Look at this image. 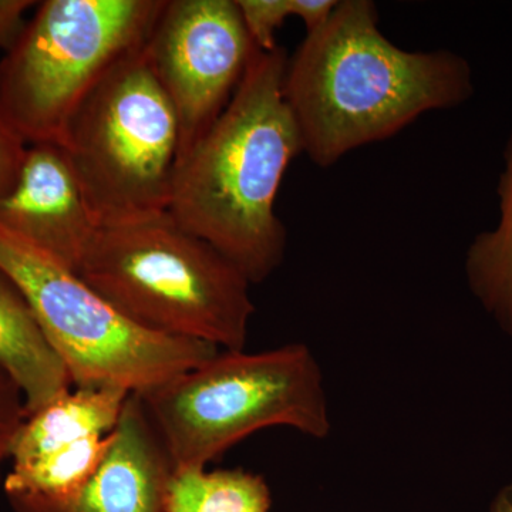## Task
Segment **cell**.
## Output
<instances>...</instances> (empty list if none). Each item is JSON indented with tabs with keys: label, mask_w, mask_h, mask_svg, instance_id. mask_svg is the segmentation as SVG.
<instances>
[{
	"label": "cell",
	"mask_w": 512,
	"mask_h": 512,
	"mask_svg": "<svg viewBox=\"0 0 512 512\" xmlns=\"http://www.w3.org/2000/svg\"><path fill=\"white\" fill-rule=\"evenodd\" d=\"M252 42L261 52L276 46V30L289 18L301 19L306 33L319 28L339 0H237Z\"/></svg>",
	"instance_id": "9a60e30c"
},
{
	"label": "cell",
	"mask_w": 512,
	"mask_h": 512,
	"mask_svg": "<svg viewBox=\"0 0 512 512\" xmlns=\"http://www.w3.org/2000/svg\"><path fill=\"white\" fill-rule=\"evenodd\" d=\"M138 396L174 471L207 468L269 427L316 440L332 431L323 372L303 343L256 353L220 350Z\"/></svg>",
	"instance_id": "277c9868"
},
{
	"label": "cell",
	"mask_w": 512,
	"mask_h": 512,
	"mask_svg": "<svg viewBox=\"0 0 512 512\" xmlns=\"http://www.w3.org/2000/svg\"><path fill=\"white\" fill-rule=\"evenodd\" d=\"M2 483H3V478H2V473H0V487H2Z\"/></svg>",
	"instance_id": "d6986e66"
},
{
	"label": "cell",
	"mask_w": 512,
	"mask_h": 512,
	"mask_svg": "<svg viewBox=\"0 0 512 512\" xmlns=\"http://www.w3.org/2000/svg\"><path fill=\"white\" fill-rule=\"evenodd\" d=\"M0 269L19 286L76 387L143 394L221 349L148 332L49 256L0 228Z\"/></svg>",
	"instance_id": "52a82bcc"
},
{
	"label": "cell",
	"mask_w": 512,
	"mask_h": 512,
	"mask_svg": "<svg viewBox=\"0 0 512 512\" xmlns=\"http://www.w3.org/2000/svg\"><path fill=\"white\" fill-rule=\"evenodd\" d=\"M271 488L252 471L188 468L174 471L167 512H271Z\"/></svg>",
	"instance_id": "5bb4252c"
},
{
	"label": "cell",
	"mask_w": 512,
	"mask_h": 512,
	"mask_svg": "<svg viewBox=\"0 0 512 512\" xmlns=\"http://www.w3.org/2000/svg\"><path fill=\"white\" fill-rule=\"evenodd\" d=\"M165 0H46L0 60V120L26 144L55 141L83 101L146 46Z\"/></svg>",
	"instance_id": "5b68a950"
},
{
	"label": "cell",
	"mask_w": 512,
	"mask_h": 512,
	"mask_svg": "<svg viewBox=\"0 0 512 512\" xmlns=\"http://www.w3.org/2000/svg\"><path fill=\"white\" fill-rule=\"evenodd\" d=\"M26 148L28 146L0 120V198L16 183Z\"/></svg>",
	"instance_id": "e0dca14e"
},
{
	"label": "cell",
	"mask_w": 512,
	"mask_h": 512,
	"mask_svg": "<svg viewBox=\"0 0 512 512\" xmlns=\"http://www.w3.org/2000/svg\"><path fill=\"white\" fill-rule=\"evenodd\" d=\"M0 366L25 394L28 416L73 387L19 286L0 269Z\"/></svg>",
	"instance_id": "8fae6325"
},
{
	"label": "cell",
	"mask_w": 512,
	"mask_h": 512,
	"mask_svg": "<svg viewBox=\"0 0 512 512\" xmlns=\"http://www.w3.org/2000/svg\"><path fill=\"white\" fill-rule=\"evenodd\" d=\"M0 228L77 271L100 225L63 144L26 148L16 183L0 198Z\"/></svg>",
	"instance_id": "9c48e42d"
},
{
	"label": "cell",
	"mask_w": 512,
	"mask_h": 512,
	"mask_svg": "<svg viewBox=\"0 0 512 512\" xmlns=\"http://www.w3.org/2000/svg\"><path fill=\"white\" fill-rule=\"evenodd\" d=\"M131 393L116 387H76L30 414L10 448V458L39 456L109 436Z\"/></svg>",
	"instance_id": "7c38bea8"
},
{
	"label": "cell",
	"mask_w": 512,
	"mask_h": 512,
	"mask_svg": "<svg viewBox=\"0 0 512 512\" xmlns=\"http://www.w3.org/2000/svg\"><path fill=\"white\" fill-rule=\"evenodd\" d=\"M289 56L256 50L237 92L177 165L168 214L261 284L284 262L288 232L276 198L303 153L284 96Z\"/></svg>",
	"instance_id": "7a4b0ae2"
},
{
	"label": "cell",
	"mask_w": 512,
	"mask_h": 512,
	"mask_svg": "<svg viewBox=\"0 0 512 512\" xmlns=\"http://www.w3.org/2000/svg\"><path fill=\"white\" fill-rule=\"evenodd\" d=\"M174 467L138 394H130L92 476L60 498L6 497L13 512H167Z\"/></svg>",
	"instance_id": "30bf717a"
},
{
	"label": "cell",
	"mask_w": 512,
	"mask_h": 512,
	"mask_svg": "<svg viewBox=\"0 0 512 512\" xmlns=\"http://www.w3.org/2000/svg\"><path fill=\"white\" fill-rule=\"evenodd\" d=\"M256 50L237 0H165L146 53L177 113L180 160L227 109Z\"/></svg>",
	"instance_id": "ba28073f"
},
{
	"label": "cell",
	"mask_w": 512,
	"mask_h": 512,
	"mask_svg": "<svg viewBox=\"0 0 512 512\" xmlns=\"http://www.w3.org/2000/svg\"><path fill=\"white\" fill-rule=\"evenodd\" d=\"M26 419L25 394L15 379L0 366V464L8 460L13 441Z\"/></svg>",
	"instance_id": "2e32d148"
},
{
	"label": "cell",
	"mask_w": 512,
	"mask_h": 512,
	"mask_svg": "<svg viewBox=\"0 0 512 512\" xmlns=\"http://www.w3.org/2000/svg\"><path fill=\"white\" fill-rule=\"evenodd\" d=\"M60 144L100 228L168 211L181 154L180 124L146 46L97 84Z\"/></svg>",
	"instance_id": "8992f818"
},
{
	"label": "cell",
	"mask_w": 512,
	"mask_h": 512,
	"mask_svg": "<svg viewBox=\"0 0 512 512\" xmlns=\"http://www.w3.org/2000/svg\"><path fill=\"white\" fill-rule=\"evenodd\" d=\"M498 178L500 220L476 235L467 249L464 274L468 289L485 313L512 339V128Z\"/></svg>",
	"instance_id": "4fadbf2b"
},
{
	"label": "cell",
	"mask_w": 512,
	"mask_h": 512,
	"mask_svg": "<svg viewBox=\"0 0 512 512\" xmlns=\"http://www.w3.org/2000/svg\"><path fill=\"white\" fill-rule=\"evenodd\" d=\"M76 274L141 329L245 348L255 313L251 282L168 212L101 227Z\"/></svg>",
	"instance_id": "3957f363"
},
{
	"label": "cell",
	"mask_w": 512,
	"mask_h": 512,
	"mask_svg": "<svg viewBox=\"0 0 512 512\" xmlns=\"http://www.w3.org/2000/svg\"><path fill=\"white\" fill-rule=\"evenodd\" d=\"M35 5L32 0H0V49L8 52L15 45L28 22V12Z\"/></svg>",
	"instance_id": "ac0fdd59"
},
{
	"label": "cell",
	"mask_w": 512,
	"mask_h": 512,
	"mask_svg": "<svg viewBox=\"0 0 512 512\" xmlns=\"http://www.w3.org/2000/svg\"><path fill=\"white\" fill-rule=\"evenodd\" d=\"M474 94L466 57L410 52L379 26L372 0H342L288 59L284 96L303 153L320 168L399 134L423 114L463 106Z\"/></svg>",
	"instance_id": "6da1fadb"
}]
</instances>
